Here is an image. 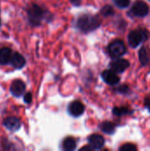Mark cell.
Segmentation results:
<instances>
[{
    "instance_id": "17",
    "label": "cell",
    "mask_w": 150,
    "mask_h": 151,
    "mask_svg": "<svg viewBox=\"0 0 150 151\" xmlns=\"http://www.w3.org/2000/svg\"><path fill=\"white\" fill-rule=\"evenodd\" d=\"M132 111L128 108H126V107H116L113 109V113L116 116H123L126 114H129Z\"/></svg>"
},
{
    "instance_id": "21",
    "label": "cell",
    "mask_w": 150,
    "mask_h": 151,
    "mask_svg": "<svg viewBox=\"0 0 150 151\" xmlns=\"http://www.w3.org/2000/svg\"><path fill=\"white\" fill-rule=\"evenodd\" d=\"M24 101H25V103H27V104H30V103H31V101H32V95H31V93H27V94L25 95V96H24Z\"/></svg>"
},
{
    "instance_id": "7",
    "label": "cell",
    "mask_w": 150,
    "mask_h": 151,
    "mask_svg": "<svg viewBox=\"0 0 150 151\" xmlns=\"http://www.w3.org/2000/svg\"><path fill=\"white\" fill-rule=\"evenodd\" d=\"M102 78L109 85H116L119 82V77L118 76L117 73L112 70L103 71L102 73Z\"/></svg>"
},
{
    "instance_id": "10",
    "label": "cell",
    "mask_w": 150,
    "mask_h": 151,
    "mask_svg": "<svg viewBox=\"0 0 150 151\" xmlns=\"http://www.w3.org/2000/svg\"><path fill=\"white\" fill-rule=\"evenodd\" d=\"M88 141L89 145L93 148V150H100L104 145V139H103V137L99 135V134H91L88 137Z\"/></svg>"
},
{
    "instance_id": "6",
    "label": "cell",
    "mask_w": 150,
    "mask_h": 151,
    "mask_svg": "<svg viewBox=\"0 0 150 151\" xmlns=\"http://www.w3.org/2000/svg\"><path fill=\"white\" fill-rule=\"evenodd\" d=\"M129 62L126 60V59H124V58H117V59H114L110 66L111 68L112 71H114L115 73H121L123 72H125L128 67H129Z\"/></svg>"
},
{
    "instance_id": "25",
    "label": "cell",
    "mask_w": 150,
    "mask_h": 151,
    "mask_svg": "<svg viewBox=\"0 0 150 151\" xmlns=\"http://www.w3.org/2000/svg\"><path fill=\"white\" fill-rule=\"evenodd\" d=\"M146 105H147V106H149V107L150 108V99L149 100L148 98L146 99Z\"/></svg>"
},
{
    "instance_id": "2",
    "label": "cell",
    "mask_w": 150,
    "mask_h": 151,
    "mask_svg": "<svg viewBox=\"0 0 150 151\" xmlns=\"http://www.w3.org/2000/svg\"><path fill=\"white\" fill-rule=\"evenodd\" d=\"M27 14L29 18V21L32 25L37 26L41 23L43 18V11L42 9L38 6L37 4H31L30 7L27 9Z\"/></svg>"
},
{
    "instance_id": "9",
    "label": "cell",
    "mask_w": 150,
    "mask_h": 151,
    "mask_svg": "<svg viewBox=\"0 0 150 151\" xmlns=\"http://www.w3.org/2000/svg\"><path fill=\"white\" fill-rule=\"evenodd\" d=\"M68 111H69L70 114L72 115L73 117H79L84 112L85 106L81 102L74 101L72 104H70V105L68 107Z\"/></svg>"
},
{
    "instance_id": "22",
    "label": "cell",
    "mask_w": 150,
    "mask_h": 151,
    "mask_svg": "<svg viewBox=\"0 0 150 151\" xmlns=\"http://www.w3.org/2000/svg\"><path fill=\"white\" fill-rule=\"evenodd\" d=\"M128 87L127 86H126V85H123V86H121V87H119V88L118 89V92H121V93H126L127 91H128Z\"/></svg>"
},
{
    "instance_id": "5",
    "label": "cell",
    "mask_w": 150,
    "mask_h": 151,
    "mask_svg": "<svg viewBox=\"0 0 150 151\" xmlns=\"http://www.w3.org/2000/svg\"><path fill=\"white\" fill-rule=\"evenodd\" d=\"M131 12H132V13L134 16L144 17V16H146L149 13V5L145 2H143V1H137L133 5V7L131 9Z\"/></svg>"
},
{
    "instance_id": "13",
    "label": "cell",
    "mask_w": 150,
    "mask_h": 151,
    "mask_svg": "<svg viewBox=\"0 0 150 151\" xmlns=\"http://www.w3.org/2000/svg\"><path fill=\"white\" fill-rule=\"evenodd\" d=\"M11 50L10 48L4 47L0 49V64L1 65H6L9 62H11V58L12 56Z\"/></svg>"
},
{
    "instance_id": "26",
    "label": "cell",
    "mask_w": 150,
    "mask_h": 151,
    "mask_svg": "<svg viewBox=\"0 0 150 151\" xmlns=\"http://www.w3.org/2000/svg\"><path fill=\"white\" fill-rule=\"evenodd\" d=\"M0 24H1V21H0Z\"/></svg>"
},
{
    "instance_id": "23",
    "label": "cell",
    "mask_w": 150,
    "mask_h": 151,
    "mask_svg": "<svg viewBox=\"0 0 150 151\" xmlns=\"http://www.w3.org/2000/svg\"><path fill=\"white\" fill-rule=\"evenodd\" d=\"M74 5H79L80 4V0H70Z\"/></svg>"
},
{
    "instance_id": "14",
    "label": "cell",
    "mask_w": 150,
    "mask_h": 151,
    "mask_svg": "<svg viewBox=\"0 0 150 151\" xmlns=\"http://www.w3.org/2000/svg\"><path fill=\"white\" fill-rule=\"evenodd\" d=\"M63 149L66 151H72L76 148V141L72 137H67L63 142Z\"/></svg>"
},
{
    "instance_id": "8",
    "label": "cell",
    "mask_w": 150,
    "mask_h": 151,
    "mask_svg": "<svg viewBox=\"0 0 150 151\" xmlns=\"http://www.w3.org/2000/svg\"><path fill=\"white\" fill-rule=\"evenodd\" d=\"M26 88L25 83L20 80H15L11 85V92L14 96H20L24 94Z\"/></svg>"
},
{
    "instance_id": "11",
    "label": "cell",
    "mask_w": 150,
    "mask_h": 151,
    "mask_svg": "<svg viewBox=\"0 0 150 151\" xmlns=\"http://www.w3.org/2000/svg\"><path fill=\"white\" fill-rule=\"evenodd\" d=\"M4 126L7 129H9L10 131L15 132V131L19 129V127H20V121L17 118L9 117V118H6L4 120Z\"/></svg>"
},
{
    "instance_id": "19",
    "label": "cell",
    "mask_w": 150,
    "mask_h": 151,
    "mask_svg": "<svg viewBox=\"0 0 150 151\" xmlns=\"http://www.w3.org/2000/svg\"><path fill=\"white\" fill-rule=\"evenodd\" d=\"M114 3L119 8H126L130 4V0H114Z\"/></svg>"
},
{
    "instance_id": "15",
    "label": "cell",
    "mask_w": 150,
    "mask_h": 151,
    "mask_svg": "<svg viewBox=\"0 0 150 151\" xmlns=\"http://www.w3.org/2000/svg\"><path fill=\"white\" fill-rule=\"evenodd\" d=\"M139 58H140V61H141L142 65H147L149 64V51H148L147 48L142 47L140 50Z\"/></svg>"
},
{
    "instance_id": "1",
    "label": "cell",
    "mask_w": 150,
    "mask_h": 151,
    "mask_svg": "<svg viewBox=\"0 0 150 151\" xmlns=\"http://www.w3.org/2000/svg\"><path fill=\"white\" fill-rule=\"evenodd\" d=\"M101 25V21L96 16L92 15H82L77 20V27L78 28L85 33L93 31L98 28Z\"/></svg>"
},
{
    "instance_id": "12",
    "label": "cell",
    "mask_w": 150,
    "mask_h": 151,
    "mask_svg": "<svg viewBox=\"0 0 150 151\" xmlns=\"http://www.w3.org/2000/svg\"><path fill=\"white\" fill-rule=\"evenodd\" d=\"M26 61H25V58L18 52H14L11 56V64L12 65V66L14 68H17V69H19V68H22L25 65Z\"/></svg>"
},
{
    "instance_id": "18",
    "label": "cell",
    "mask_w": 150,
    "mask_h": 151,
    "mask_svg": "<svg viewBox=\"0 0 150 151\" xmlns=\"http://www.w3.org/2000/svg\"><path fill=\"white\" fill-rule=\"evenodd\" d=\"M101 13H102V15H103L105 17H109V16H111L114 14V10L111 5H106L102 9Z\"/></svg>"
},
{
    "instance_id": "3",
    "label": "cell",
    "mask_w": 150,
    "mask_h": 151,
    "mask_svg": "<svg viewBox=\"0 0 150 151\" xmlns=\"http://www.w3.org/2000/svg\"><path fill=\"white\" fill-rule=\"evenodd\" d=\"M108 50H109L110 55L112 58H119L126 53V48L125 43L122 41L116 40L109 45Z\"/></svg>"
},
{
    "instance_id": "4",
    "label": "cell",
    "mask_w": 150,
    "mask_h": 151,
    "mask_svg": "<svg viewBox=\"0 0 150 151\" xmlns=\"http://www.w3.org/2000/svg\"><path fill=\"white\" fill-rule=\"evenodd\" d=\"M147 37V33L144 30H133L128 35V42L131 47L135 48Z\"/></svg>"
},
{
    "instance_id": "24",
    "label": "cell",
    "mask_w": 150,
    "mask_h": 151,
    "mask_svg": "<svg viewBox=\"0 0 150 151\" xmlns=\"http://www.w3.org/2000/svg\"><path fill=\"white\" fill-rule=\"evenodd\" d=\"M93 150V148L90 146V147H84V148H82V149H81V150Z\"/></svg>"
},
{
    "instance_id": "20",
    "label": "cell",
    "mask_w": 150,
    "mask_h": 151,
    "mask_svg": "<svg viewBox=\"0 0 150 151\" xmlns=\"http://www.w3.org/2000/svg\"><path fill=\"white\" fill-rule=\"evenodd\" d=\"M119 150L120 151H136L137 150V148H136L133 144L126 143V144L123 145L122 147H120Z\"/></svg>"
},
{
    "instance_id": "16",
    "label": "cell",
    "mask_w": 150,
    "mask_h": 151,
    "mask_svg": "<svg viewBox=\"0 0 150 151\" xmlns=\"http://www.w3.org/2000/svg\"><path fill=\"white\" fill-rule=\"evenodd\" d=\"M100 128L102 129L103 132L108 134H112L115 133V126L111 122H109V121H105L102 123L100 126Z\"/></svg>"
}]
</instances>
